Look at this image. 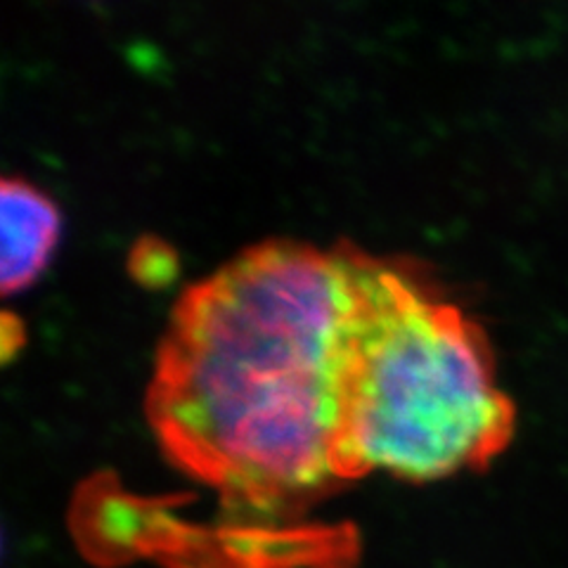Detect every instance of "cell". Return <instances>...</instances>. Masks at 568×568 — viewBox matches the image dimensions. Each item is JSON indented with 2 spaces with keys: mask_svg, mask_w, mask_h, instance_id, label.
Returning <instances> with one entry per match:
<instances>
[{
  "mask_svg": "<svg viewBox=\"0 0 568 568\" xmlns=\"http://www.w3.org/2000/svg\"><path fill=\"white\" fill-rule=\"evenodd\" d=\"M358 246H248L175 301L148 417L166 455L233 503L280 509L346 481Z\"/></svg>",
  "mask_w": 568,
  "mask_h": 568,
  "instance_id": "6da1fadb",
  "label": "cell"
},
{
  "mask_svg": "<svg viewBox=\"0 0 568 568\" xmlns=\"http://www.w3.org/2000/svg\"><path fill=\"white\" fill-rule=\"evenodd\" d=\"M346 476L434 481L484 469L514 438L484 327L415 268L358 252L346 365Z\"/></svg>",
  "mask_w": 568,
  "mask_h": 568,
  "instance_id": "7a4b0ae2",
  "label": "cell"
},
{
  "mask_svg": "<svg viewBox=\"0 0 568 568\" xmlns=\"http://www.w3.org/2000/svg\"><path fill=\"white\" fill-rule=\"evenodd\" d=\"M0 223L3 254L0 284L3 294L27 290L43 273L60 237V211L45 192L20 175L0 183Z\"/></svg>",
  "mask_w": 568,
  "mask_h": 568,
  "instance_id": "3957f363",
  "label": "cell"
}]
</instances>
